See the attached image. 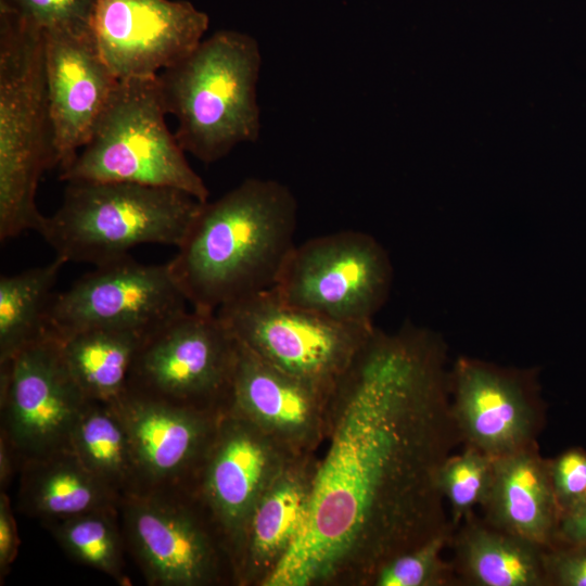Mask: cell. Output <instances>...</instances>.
I'll return each instance as SVG.
<instances>
[{
    "label": "cell",
    "instance_id": "obj_1",
    "mask_svg": "<svg viewBox=\"0 0 586 586\" xmlns=\"http://www.w3.org/2000/svg\"><path fill=\"white\" fill-rule=\"evenodd\" d=\"M459 442L442 337L374 328L330 393L306 518L265 586H369L451 526L437 477Z\"/></svg>",
    "mask_w": 586,
    "mask_h": 586
},
{
    "label": "cell",
    "instance_id": "obj_2",
    "mask_svg": "<svg viewBox=\"0 0 586 586\" xmlns=\"http://www.w3.org/2000/svg\"><path fill=\"white\" fill-rule=\"evenodd\" d=\"M296 225L289 187L247 178L201 204L167 264L191 308L216 313L273 288L296 244Z\"/></svg>",
    "mask_w": 586,
    "mask_h": 586
},
{
    "label": "cell",
    "instance_id": "obj_3",
    "mask_svg": "<svg viewBox=\"0 0 586 586\" xmlns=\"http://www.w3.org/2000/svg\"><path fill=\"white\" fill-rule=\"evenodd\" d=\"M260 66L254 37L222 29L158 74L167 113L177 119L175 137L186 153L212 164L237 145L258 140Z\"/></svg>",
    "mask_w": 586,
    "mask_h": 586
},
{
    "label": "cell",
    "instance_id": "obj_4",
    "mask_svg": "<svg viewBox=\"0 0 586 586\" xmlns=\"http://www.w3.org/2000/svg\"><path fill=\"white\" fill-rule=\"evenodd\" d=\"M55 167L42 29L0 9V239L40 233L39 180Z\"/></svg>",
    "mask_w": 586,
    "mask_h": 586
},
{
    "label": "cell",
    "instance_id": "obj_5",
    "mask_svg": "<svg viewBox=\"0 0 586 586\" xmlns=\"http://www.w3.org/2000/svg\"><path fill=\"white\" fill-rule=\"evenodd\" d=\"M171 188L111 181H67L40 235L66 263L94 267L142 244L178 246L201 204Z\"/></svg>",
    "mask_w": 586,
    "mask_h": 586
},
{
    "label": "cell",
    "instance_id": "obj_6",
    "mask_svg": "<svg viewBox=\"0 0 586 586\" xmlns=\"http://www.w3.org/2000/svg\"><path fill=\"white\" fill-rule=\"evenodd\" d=\"M158 75L120 79L73 163L59 178L171 188L208 201V189L166 125Z\"/></svg>",
    "mask_w": 586,
    "mask_h": 586
},
{
    "label": "cell",
    "instance_id": "obj_7",
    "mask_svg": "<svg viewBox=\"0 0 586 586\" xmlns=\"http://www.w3.org/2000/svg\"><path fill=\"white\" fill-rule=\"evenodd\" d=\"M237 341L263 361L332 390L374 330L284 302L270 289L216 311Z\"/></svg>",
    "mask_w": 586,
    "mask_h": 586
},
{
    "label": "cell",
    "instance_id": "obj_8",
    "mask_svg": "<svg viewBox=\"0 0 586 586\" xmlns=\"http://www.w3.org/2000/svg\"><path fill=\"white\" fill-rule=\"evenodd\" d=\"M129 551L151 586L233 585L230 556L188 491H145L119 502Z\"/></svg>",
    "mask_w": 586,
    "mask_h": 586
},
{
    "label": "cell",
    "instance_id": "obj_9",
    "mask_svg": "<svg viewBox=\"0 0 586 586\" xmlns=\"http://www.w3.org/2000/svg\"><path fill=\"white\" fill-rule=\"evenodd\" d=\"M239 344L216 313L186 310L146 336L128 392L169 404L226 411Z\"/></svg>",
    "mask_w": 586,
    "mask_h": 586
},
{
    "label": "cell",
    "instance_id": "obj_10",
    "mask_svg": "<svg viewBox=\"0 0 586 586\" xmlns=\"http://www.w3.org/2000/svg\"><path fill=\"white\" fill-rule=\"evenodd\" d=\"M392 278L387 252L372 235L342 230L295 244L272 290L289 304L334 319L372 322Z\"/></svg>",
    "mask_w": 586,
    "mask_h": 586
},
{
    "label": "cell",
    "instance_id": "obj_11",
    "mask_svg": "<svg viewBox=\"0 0 586 586\" xmlns=\"http://www.w3.org/2000/svg\"><path fill=\"white\" fill-rule=\"evenodd\" d=\"M87 402L50 329L0 362V435L21 464L71 449L74 424Z\"/></svg>",
    "mask_w": 586,
    "mask_h": 586
},
{
    "label": "cell",
    "instance_id": "obj_12",
    "mask_svg": "<svg viewBox=\"0 0 586 586\" xmlns=\"http://www.w3.org/2000/svg\"><path fill=\"white\" fill-rule=\"evenodd\" d=\"M187 305L167 263L142 264L128 255L95 266L54 294L47 326L58 336L87 329L150 335L186 311Z\"/></svg>",
    "mask_w": 586,
    "mask_h": 586
},
{
    "label": "cell",
    "instance_id": "obj_13",
    "mask_svg": "<svg viewBox=\"0 0 586 586\" xmlns=\"http://www.w3.org/2000/svg\"><path fill=\"white\" fill-rule=\"evenodd\" d=\"M296 455L244 418L230 411L220 415L188 492L219 533L232 570L257 501Z\"/></svg>",
    "mask_w": 586,
    "mask_h": 586
},
{
    "label": "cell",
    "instance_id": "obj_14",
    "mask_svg": "<svg viewBox=\"0 0 586 586\" xmlns=\"http://www.w3.org/2000/svg\"><path fill=\"white\" fill-rule=\"evenodd\" d=\"M449 391L464 446L497 458L537 443L542 408L534 373L459 357L449 369Z\"/></svg>",
    "mask_w": 586,
    "mask_h": 586
},
{
    "label": "cell",
    "instance_id": "obj_15",
    "mask_svg": "<svg viewBox=\"0 0 586 586\" xmlns=\"http://www.w3.org/2000/svg\"><path fill=\"white\" fill-rule=\"evenodd\" d=\"M209 20L186 0H95L91 30L120 80L158 75L203 40Z\"/></svg>",
    "mask_w": 586,
    "mask_h": 586
},
{
    "label": "cell",
    "instance_id": "obj_16",
    "mask_svg": "<svg viewBox=\"0 0 586 586\" xmlns=\"http://www.w3.org/2000/svg\"><path fill=\"white\" fill-rule=\"evenodd\" d=\"M55 167L65 170L87 143L119 79L91 27L42 30Z\"/></svg>",
    "mask_w": 586,
    "mask_h": 586
},
{
    "label": "cell",
    "instance_id": "obj_17",
    "mask_svg": "<svg viewBox=\"0 0 586 586\" xmlns=\"http://www.w3.org/2000/svg\"><path fill=\"white\" fill-rule=\"evenodd\" d=\"M132 444L142 492L189 491L222 412L127 392L113 404Z\"/></svg>",
    "mask_w": 586,
    "mask_h": 586
},
{
    "label": "cell",
    "instance_id": "obj_18",
    "mask_svg": "<svg viewBox=\"0 0 586 586\" xmlns=\"http://www.w3.org/2000/svg\"><path fill=\"white\" fill-rule=\"evenodd\" d=\"M238 344L226 411L250 421L294 454L316 453L324 442L332 390L286 373Z\"/></svg>",
    "mask_w": 586,
    "mask_h": 586
},
{
    "label": "cell",
    "instance_id": "obj_19",
    "mask_svg": "<svg viewBox=\"0 0 586 586\" xmlns=\"http://www.w3.org/2000/svg\"><path fill=\"white\" fill-rule=\"evenodd\" d=\"M317 459L294 456L257 501L233 563L235 586H265L288 553L307 514Z\"/></svg>",
    "mask_w": 586,
    "mask_h": 586
},
{
    "label": "cell",
    "instance_id": "obj_20",
    "mask_svg": "<svg viewBox=\"0 0 586 586\" xmlns=\"http://www.w3.org/2000/svg\"><path fill=\"white\" fill-rule=\"evenodd\" d=\"M481 508L494 527L544 549L556 546L560 511L549 460L540 456L537 443L495 458L491 492Z\"/></svg>",
    "mask_w": 586,
    "mask_h": 586
},
{
    "label": "cell",
    "instance_id": "obj_21",
    "mask_svg": "<svg viewBox=\"0 0 586 586\" xmlns=\"http://www.w3.org/2000/svg\"><path fill=\"white\" fill-rule=\"evenodd\" d=\"M450 546L455 574L466 585L548 586L546 549L494 527L473 512L455 530Z\"/></svg>",
    "mask_w": 586,
    "mask_h": 586
},
{
    "label": "cell",
    "instance_id": "obj_22",
    "mask_svg": "<svg viewBox=\"0 0 586 586\" xmlns=\"http://www.w3.org/2000/svg\"><path fill=\"white\" fill-rule=\"evenodd\" d=\"M18 473L17 510L43 524L119 508V498L84 467L72 449L24 461Z\"/></svg>",
    "mask_w": 586,
    "mask_h": 586
},
{
    "label": "cell",
    "instance_id": "obj_23",
    "mask_svg": "<svg viewBox=\"0 0 586 586\" xmlns=\"http://www.w3.org/2000/svg\"><path fill=\"white\" fill-rule=\"evenodd\" d=\"M148 335L127 330L87 329L58 336L69 373L87 400L115 404Z\"/></svg>",
    "mask_w": 586,
    "mask_h": 586
},
{
    "label": "cell",
    "instance_id": "obj_24",
    "mask_svg": "<svg viewBox=\"0 0 586 586\" xmlns=\"http://www.w3.org/2000/svg\"><path fill=\"white\" fill-rule=\"evenodd\" d=\"M69 448L119 500L142 492L130 436L113 404L86 403L74 424Z\"/></svg>",
    "mask_w": 586,
    "mask_h": 586
},
{
    "label": "cell",
    "instance_id": "obj_25",
    "mask_svg": "<svg viewBox=\"0 0 586 586\" xmlns=\"http://www.w3.org/2000/svg\"><path fill=\"white\" fill-rule=\"evenodd\" d=\"M64 259L0 278V362L42 337Z\"/></svg>",
    "mask_w": 586,
    "mask_h": 586
},
{
    "label": "cell",
    "instance_id": "obj_26",
    "mask_svg": "<svg viewBox=\"0 0 586 586\" xmlns=\"http://www.w3.org/2000/svg\"><path fill=\"white\" fill-rule=\"evenodd\" d=\"M43 525L73 560L118 583L128 581L124 573L126 544L119 508L93 510Z\"/></svg>",
    "mask_w": 586,
    "mask_h": 586
},
{
    "label": "cell",
    "instance_id": "obj_27",
    "mask_svg": "<svg viewBox=\"0 0 586 586\" xmlns=\"http://www.w3.org/2000/svg\"><path fill=\"white\" fill-rule=\"evenodd\" d=\"M495 458L464 446L459 454L453 453L438 472V488L449 507V521L455 528L482 507L491 492Z\"/></svg>",
    "mask_w": 586,
    "mask_h": 586
},
{
    "label": "cell",
    "instance_id": "obj_28",
    "mask_svg": "<svg viewBox=\"0 0 586 586\" xmlns=\"http://www.w3.org/2000/svg\"><path fill=\"white\" fill-rule=\"evenodd\" d=\"M451 525L422 545L400 553L384 563L373 575L369 586H447L455 582L453 563L442 553L455 532Z\"/></svg>",
    "mask_w": 586,
    "mask_h": 586
},
{
    "label": "cell",
    "instance_id": "obj_29",
    "mask_svg": "<svg viewBox=\"0 0 586 586\" xmlns=\"http://www.w3.org/2000/svg\"><path fill=\"white\" fill-rule=\"evenodd\" d=\"M95 0H0L7 10L42 30L90 27Z\"/></svg>",
    "mask_w": 586,
    "mask_h": 586
},
{
    "label": "cell",
    "instance_id": "obj_30",
    "mask_svg": "<svg viewBox=\"0 0 586 586\" xmlns=\"http://www.w3.org/2000/svg\"><path fill=\"white\" fill-rule=\"evenodd\" d=\"M552 489L560 513L586 501V451L571 448L549 460Z\"/></svg>",
    "mask_w": 586,
    "mask_h": 586
},
{
    "label": "cell",
    "instance_id": "obj_31",
    "mask_svg": "<svg viewBox=\"0 0 586 586\" xmlns=\"http://www.w3.org/2000/svg\"><path fill=\"white\" fill-rule=\"evenodd\" d=\"M548 586H586V540L545 551Z\"/></svg>",
    "mask_w": 586,
    "mask_h": 586
},
{
    "label": "cell",
    "instance_id": "obj_32",
    "mask_svg": "<svg viewBox=\"0 0 586 586\" xmlns=\"http://www.w3.org/2000/svg\"><path fill=\"white\" fill-rule=\"evenodd\" d=\"M21 540L17 525L7 491L0 492V577L10 571L11 565L17 556Z\"/></svg>",
    "mask_w": 586,
    "mask_h": 586
},
{
    "label": "cell",
    "instance_id": "obj_33",
    "mask_svg": "<svg viewBox=\"0 0 586 586\" xmlns=\"http://www.w3.org/2000/svg\"><path fill=\"white\" fill-rule=\"evenodd\" d=\"M586 540V501L560 513L556 546Z\"/></svg>",
    "mask_w": 586,
    "mask_h": 586
},
{
    "label": "cell",
    "instance_id": "obj_34",
    "mask_svg": "<svg viewBox=\"0 0 586 586\" xmlns=\"http://www.w3.org/2000/svg\"><path fill=\"white\" fill-rule=\"evenodd\" d=\"M21 463L9 442L0 435V488L7 491Z\"/></svg>",
    "mask_w": 586,
    "mask_h": 586
}]
</instances>
